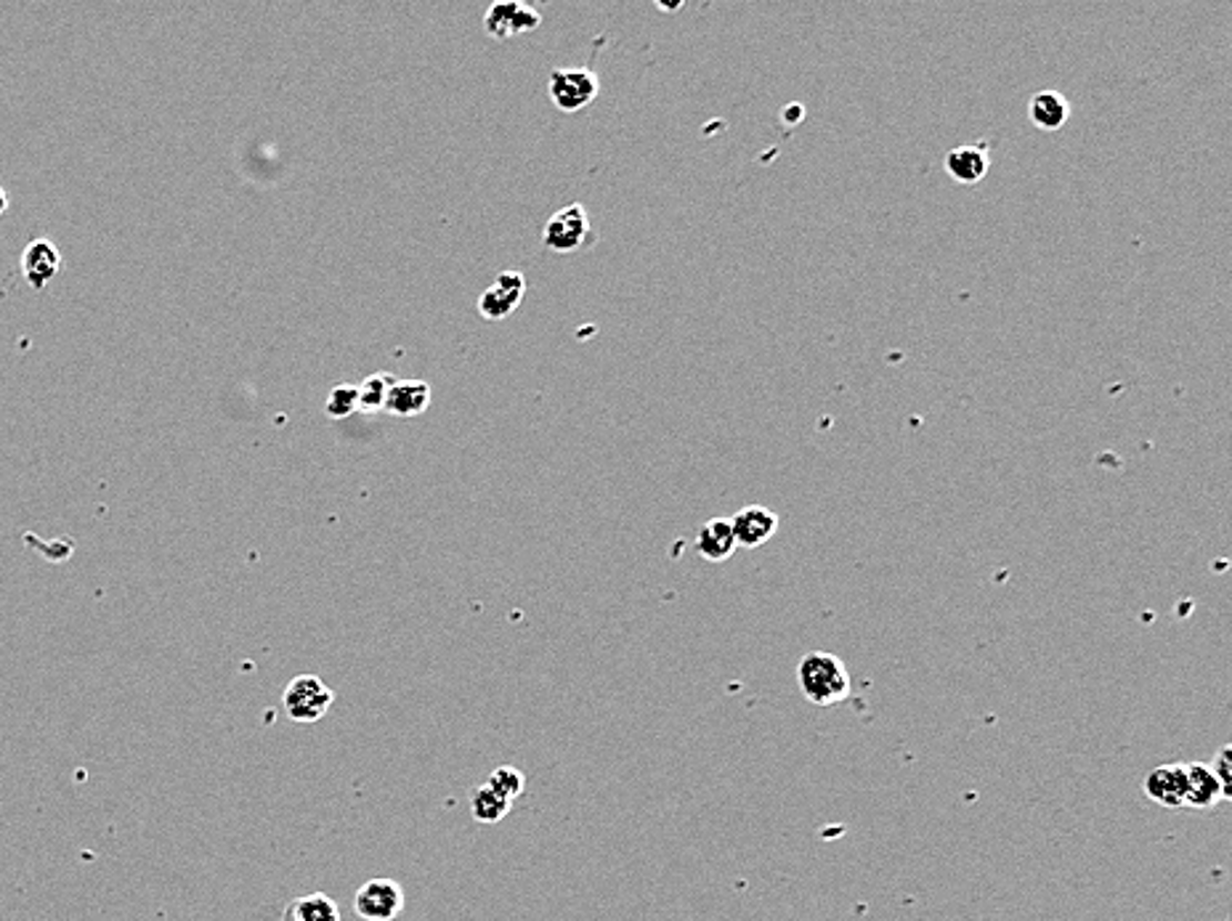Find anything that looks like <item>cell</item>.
I'll return each instance as SVG.
<instances>
[{
	"label": "cell",
	"instance_id": "1",
	"mask_svg": "<svg viewBox=\"0 0 1232 921\" xmlns=\"http://www.w3.org/2000/svg\"><path fill=\"white\" fill-rule=\"evenodd\" d=\"M797 685L811 704L834 707L851 694V675H847L839 656L826 654V651H811L797 664Z\"/></svg>",
	"mask_w": 1232,
	"mask_h": 921
},
{
	"label": "cell",
	"instance_id": "9",
	"mask_svg": "<svg viewBox=\"0 0 1232 921\" xmlns=\"http://www.w3.org/2000/svg\"><path fill=\"white\" fill-rule=\"evenodd\" d=\"M731 526L733 536H736V548L755 550L776 536L778 515L765 505H750L731 518Z\"/></svg>",
	"mask_w": 1232,
	"mask_h": 921
},
{
	"label": "cell",
	"instance_id": "10",
	"mask_svg": "<svg viewBox=\"0 0 1232 921\" xmlns=\"http://www.w3.org/2000/svg\"><path fill=\"white\" fill-rule=\"evenodd\" d=\"M62 272V253L51 239H32L22 253V274L32 290H45Z\"/></svg>",
	"mask_w": 1232,
	"mask_h": 921
},
{
	"label": "cell",
	"instance_id": "11",
	"mask_svg": "<svg viewBox=\"0 0 1232 921\" xmlns=\"http://www.w3.org/2000/svg\"><path fill=\"white\" fill-rule=\"evenodd\" d=\"M988 167H991L988 144H965L946 154V173L956 184H978L988 176Z\"/></svg>",
	"mask_w": 1232,
	"mask_h": 921
},
{
	"label": "cell",
	"instance_id": "18",
	"mask_svg": "<svg viewBox=\"0 0 1232 921\" xmlns=\"http://www.w3.org/2000/svg\"><path fill=\"white\" fill-rule=\"evenodd\" d=\"M396 378L388 372H378V375H369L367 380H362V386H356V391H359V409L362 412H383L386 409V399H388V391L390 386H394Z\"/></svg>",
	"mask_w": 1232,
	"mask_h": 921
},
{
	"label": "cell",
	"instance_id": "2",
	"mask_svg": "<svg viewBox=\"0 0 1232 921\" xmlns=\"http://www.w3.org/2000/svg\"><path fill=\"white\" fill-rule=\"evenodd\" d=\"M333 702L335 694L316 675L293 677L285 688V696H282L287 717L295 719V723H319L333 707Z\"/></svg>",
	"mask_w": 1232,
	"mask_h": 921
},
{
	"label": "cell",
	"instance_id": "7",
	"mask_svg": "<svg viewBox=\"0 0 1232 921\" xmlns=\"http://www.w3.org/2000/svg\"><path fill=\"white\" fill-rule=\"evenodd\" d=\"M540 22H542L540 13L531 9V6L513 3V0H510V3L505 0V3L489 6V11L483 13V30H487V35L495 40H510L518 35H527V32L537 30Z\"/></svg>",
	"mask_w": 1232,
	"mask_h": 921
},
{
	"label": "cell",
	"instance_id": "13",
	"mask_svg": "<svg viewBox=\"0 0 1232 921\" xmlns=\"http://www.w3.org/2000/svg\"><path fill=\"white\" fill-rule=\"evenodd\" d=\"M696 550L704 561L723 563L736 553V536H733L731 518H712L696 534Z\"/></svg>",
	"mask_w": 1232,
	"mask_h": 921
},
{
	"label": "cell",
	"instance_id": "21",
	"mask_svg": "<svg viewBox=\"0 0 1232 921\" xmlns=\"http://www.w3.org/2000/svg\"><path fill=\"white\" fill-rule=\"evenodd\" d=\"M1230 755H1232L1230 746H1222L1220 755H1216V759H1214V765H1209L1211 772L1216 776V781H1220V786H1222L1224 799L1232 797V778H1230V765L1232 763H1230Z\"/></svg>",
	"mask_w": 1232,
	"mask_h": 921
},
{
	"label": "cell",
	"instance_id": "6",
	"mask_svg": "<svg viewBox=\"0 0 1232 921\" xmlns=\"http://www.w3.org/2000/svg\"><path fill=\"white\" fill-rule=\"evenodd\" d=\"M523 295H527V279L521 272L497 274L495 285L487 287L478 298V314L487 321L510 319L521 306Z\"/></svg>",
	"mask_w": 1232,
	"mask_h": 921
},
{
	"label": "cell",
	"instance_id": "20",
	"mask_svg": "<svg viewBox=\"0 0 1232 921\" xmlns=\"http://www.w3.org/2000/svg\"><path fill=\"white\" fill-rule=\"evenodd\" d=\"M487 784L495 791H500L502 797L516 799V797L523 795V789H527V776H523V772L518 768H513V765H502V768H497L495 772H491Z\"/></svg>",
	"mask_w": 1232,
	"mask_h": 921
},
{
	"label": "cell",
	"instance_id": "19",
	"mask_svg": "<svg viewBox=\"0 0 1232 921\" xmlns=\"http://www.w3.org/2000/svg\"><path fill=\"white\" fill-rule=\"evenodd\" d=\"M325 412L327 417H333V420H346V417L359 412V391H356V386H352V382H338V386L327 393Z\"/></svg>",
	"mask_w": 1232,
	"mask_h": 921
},
{
	"label": "cell",
	"instance_id": "16",
	"mask_svg": "<svg viewBox=\"0 0 1232 921\" xmlns=\"http://www.w3.org/2000/svg\"><path fill=\"white\" fill-rule=\"evenodd\" d=\"M282 921H340V909L325 892L295 898L285 909Z\"/></svg>",
	"mask_w": 1232,
	"mask_h": 921
},
{
	"label": "cell",
	"instance_id": "22",
	"mask_svg": "<svg viewBox=\"0 0 1232 921\" xmlns=\"http://www.w3.org/2000/svg\"><path fill=\"white\" fill-rule=\"evenodd\" d=\"M803 104H790L784 112H781V117H784V123H800L803 120Z\"/></svg>",
	"mask_w": 1232,
	"mask_h": 921
},
{
	"label": "cell",
	"instance_id": "23",
	"mask_svg": "<svg viewBox=\"0 0 1232 921\" xmlns=\"http://www.w3.org/2000/svg\"><path fill=\"white\" fill-rule=\"evenodd\" d=\"M6 211H9V194H6L3 186H0V218H3Z\"/></svg>",
	"mask_w": 1232,
	"mask_h": 921
},
{
	"label": "cell",
	"instance_id": "3",
	"mask_svg": "<svg viewBox=\"0 0 1232 921\" xmlns=\"http://www.w3.org/2000/svg\"><path fill=\"white\" fill-rule=\"evenodd\" d=\"M592 239L590 218L582 205H567L548 218L542 228V245L553 253H577Z\"/></svg>",
	"mask_w": 1232,
	"mask_h": 921
},
{
	"label": "cell",
	"instance_id": "5",
	"mask_svg": "<svg viewBox=\"0 0 1232 921\" xmlns=\"http://www.w3.org/2000/svg\"><path fill=\"white\" fill-rule=\"evenodd\" d=\"M601 85L598 75L590 70H556L550 75V102L561 112L584 110L598 96Z\"/></svg>",
	"mask_w": 1232,
	"mask_h": 921
},
{
	"label": "cell",
	"instance_id": "14",
	"mask_svg": "<svg viewBox=\"0 0 1232 921\" xmlns=\"http://www.w3.org/2000/svg\"><path fill=\"white\" fill-rule=\"evenodd\" d=\"M430 407V386L426 380H396L386 399V412L396 417H417Z\"/></svg>",
	"mask_w": 1232,
	"mask_h": 921
},
{
	"label": "cell",
	"instance_id": "12",
	"mask_svg": "<svg viewBox=\"0 0 1232 921\" xmlns=\"http://www.w3.org/2000/svg\"><path fill=\"white\" fill-rule=\"evenodd\" d=\"M1184 776H1188V795H1184V808L1193 810H1214L1216 805L1224 799V791L1216 776L1211 772L1206 763H1184Z\"/></svg>",
	"mask_w": 1232,
	"mask_h": 921
},
{
	"label": "cell",
	"instance_id": "17",
	"mask_svg": "<svg viewBox=\"0 0 1232 921\" xmlns=\"http://www.w3.org/2000/svg\"><path fill=\"white\" fill-rule=\"evenodd\" d=\"M510 808H513V799L502 797L500 791L491 789L489 784L478 786L474 791V799H470V812H474L478 823H500V820L510 812Z\"/></svg>",
	"mask_w": 1232,
	"mask_h": 921
},
{
	"label": "cell",
	"instance_id": "8",
	"mask_svg": "<svg viewBox=\"0 0 1232 921\" xmlns=\"http://www.w3.org/2000/svg\"><path fill=\"white\" fill-rule=\"evenodd\" d=\"M1142 791L1161 808L1180 810L1184 808V795H1188V776H1184V763L1158 765L1144 776Z\"/></svg>",
	"mask_w": 1232,
	"mask_h": 921
},
{
	"label": "cell",
	"instance_id": "15",
	"mask_svg": "<svg viewBox=\"0 0 1232 921\" xmlns=\"http://www.w3.org/2000/svg\"><path fill=\"white\" fill-rule=\"evenodd\" d=\"M1028 117L1039 131H1060L1070 120V102L1060 91H1039L1028 102Z\"/></svg>",
	"mask_w": 1232,
	"mask_h": 921
},
{
	"label": "cell",
	"instance_id": "4",
	"mask_svg": "<svg viewBox=\"0 0 1232 921\" xmlns=\"http://www.w3.org/2000/svg\"><path fill=\"white\" fill-rule=\"evenodd\" d=\"M404 909V890L394 879H369L356 890L354 911L365 921H390Z\"/></svg>",
	"mask_w": 1232,
	"mask_h": 921
}]
</instances>
